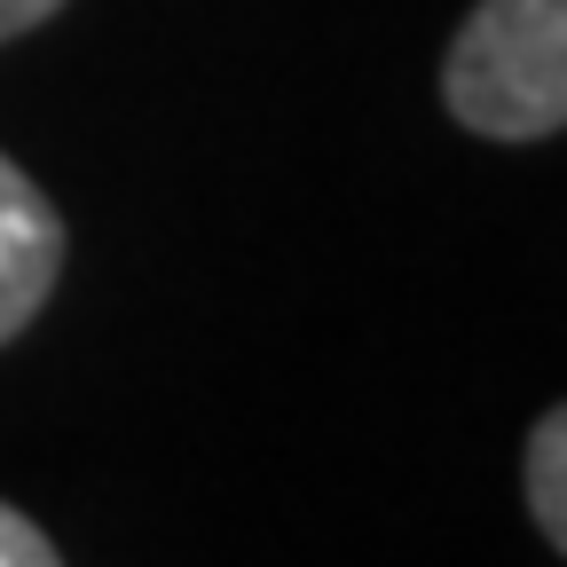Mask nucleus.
I'll return each mask as SVG.
<instances>
[{
  "mask_svg": "<svg viewBox=\"0 0 567 567\" xmlns=\"http://www.w3.org/2000/svg\"><path fill=\"white\" fill-rule=\"evenodd\" d=\"M442 95L488 142H544L567 126V0H481L450 40Z\"/></svg>",
  "mask_w": 567,
  "mask_h": 567,
  "instance_id": "f257e3e1",
  "label": "nucleus"
},
{
  "mask_svg": "<svg viewBox=\"0 0 567 567\" xmlns=\"http://www.w3.org/2000/svg\"><path fill=\"white\" fill-rule=\"evenodd\" d=\"M63 268V221L55 205L32 189V174L17 158H0V347H9L55 292Z\"/></svg>",
  "mask_w": 567,
  "mask_h": 567,
  "instance_id": "f03ea898",
  "label": "nucleus"
},
{
  "mask_svg": "<svg viewBox=\"0 0 567 567\" xmlns=\"http://www.w3.org/2000/svg\"><path fill=\"white\" fill-rule=\"evenodd\" d=\"M528 513L536 528L567 551V402L536 417V434H528Z\"/></svg>",
  "mask_w": 567,
  "mask_h": 567,
  "instance_id": "7ed1b4c3",
  "label": "nucleus"
},
{
  "mask_svg": "<svg viewBox=\"0 0 567 567\" xmlns=\"http://www.w3.org/2000/svg\"><path fill=\"white\" fill-rule=\"evenodd\" d=\"M0 567H63V559H55V544H48L17 505H0Z\"/></svg>",
  "mask_w": 567,
  "mask_h": 567,
  "instance_id": "20e7f679",
  "label": "nucleus"
},
{
  "mask_svg": "<svg viewBox=\"0 0 567 567\" xmlns=\"http://www.w3.org/2000/svg\"><path fill=\"white\" fill-rule=\"evenodd\" d=\"M55 9H63V0H0V40H17V32L48 24Z\"/></svg>",
  "mask_w": 567,
  "mask_h": 567,
  "instance_id": "39448f33",
  "label": "nucleus"
}]
</instances>
